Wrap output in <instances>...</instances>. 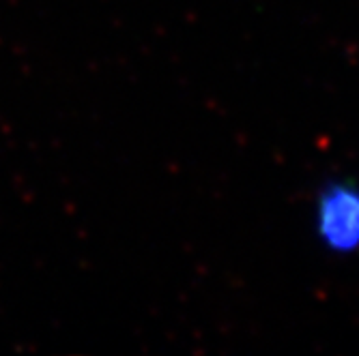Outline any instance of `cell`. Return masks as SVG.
Wrapping results in <instances>:
<instances>
[{"label": "cell", "mask_w": 359, "mask_h": 356, "mask_svg": "<svg viewBox=\"0 0 359 356\" xmlns=\"http://www.w3.org/2000/svg\"><path fill=\"white\" fill-rule=\"evenodd\" d=\"M320 234L332 247L353 249L359 245V193L334 189L320 200Z\"/></svg>", "instance_id": "cell-1"}]
</instances>
